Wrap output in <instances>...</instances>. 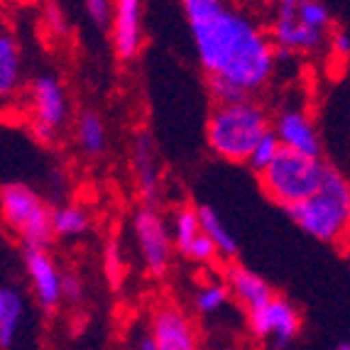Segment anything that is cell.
<instances>
[{
  "label": "cell",
  "instance_id": "cell-32",
  "mask_svg": "<svg viewBox=\"0 0 350 350\" xmlns=\"http://www.w3.org/2000/svg\"><path fill=\"white\" fill-rule=\"evenodd\" d=\"M336 350H350V343H348V340H343V343H338V348H336Z\"/></svg>",
  "mask_w": 350,
  "mask_h": 350
},
{
  "label": "cell",
  "instance_id": "cell-20",
  "mask_svg": "<svg viewBox=\"0 0 350 350\" xmlns=\"http://www.w3.org/2000/svg\"><path fill=\"white\" fill-rule=\"evenodd\" d=\"M91 230V216L88 211L76 204L59 206L52 211V233L54 238H79Z\"/></svg>",
  "mask_w": 350,
  "mask_h": 350
},
{
  "label": "cell",
  "instance_id": "cell-30",
  "mask_svg": "<svg viewBox=\"0 0 350 350\" xmlns=\"http://www.w3.org/2000/svg\"><path fill=\"white\" fill-rule=\"evenodd\" d=\"M331 54H333V59H340V62H345V59L350 57V35H348V29H336V32H333Z\"/></svg>",
  "mask_w": 350,
  "mask_h": 350
},
{
  "label": "cell",
  "instance_id": "cell-11",
  "mask_svg": "<svg viewBox=\"0 0 350 350\" xmlns=\"http://www.w3.org/2000/svg\"><path fill=\"white\" fill-rule=\"evenodd\" d=\"M150 336L157 350H199V336L179 306H159L152 314Z\"/></svg>",
  "mask_w": 350,
  "mask_h": 350
},
{
  "label": "cell",
  "instance_id": "cell-19",
  "mask_svg": "<svg viewBox=\"0 0 350 350\" xmlns=\"http://www.w3.org/2000/svg\"><path fill=\"white\" fill-rule=\"evenodd\" d=\"M76 145L86 157H100L108 147V130L96 111H81L76 118Z\"/></svg>",
  "mask_w": 350,
  "mask_h": 350
},
{
  "label": "cell",
  "instance_id": "cell-22",
  "mask_svg": "<svg viewBox=\"0 0 350 350\" xmlns=\"http://www.w3.org/2000/svg\"><path fill=\"white\" fill-rule=\"evenodd\" d=\"M297 20L304 27L328 32L333 23V12L326 3H319V0H297Z\"/></svg>",
  "mask_w": 350,
  "mask_h": 350
},
{
  "label": "cell",
  "instance_id": "cell-27",
  "mask_svg": "<svg viewBox=\"0 0 350 350\" xmlns=\"http://www.w3.org/2000/svg\"><path fill=\"white\" fill-rule=\"evenodd\" d=\"M83 8H86L88 20H91L96 27H108V25H111L113 3H108V0H86Z\"/></svg>",
  "mask_w": 350,
  "mask_h": 350
},
{
  "label": "cell",
  "instance_id": "cell-12",
  "mask_svg": "<svg viewBox=\"0 0 350 350\" xmlns=\"http://www.w3.org/2000/svg\"><path fill=\"white\" fill-rule=\"evenodd\" d=\"M272 133L284 150H292L304 157H321V135L316 130L314 120L299 108H289V111L280 113L275 125H272Z\"/></svg>",
  "mask_w": 350,
  "mask_h": 350
},
{
  "label": "cell",
  "instance_id": "cell-7",
  "mask_svg": "<svg viewBox=\"0 0 350 350\" xmlns=\"http://www.w3.org/2000/svg\"><path fill=\"white\" fill-rule=\"evenodd\" d=\"M247 328L255 338L272 340L277 348H284L301 333V316L292 301L272 297L260 309L247 311Z\"/></svg>",
  "mask_w": 350,
  "mask_h": 350
},
{
  "label": "cell",
  "instance_id": "cell-21",
  "mask_svg": "<svg viewBox=\"0 0 350 350\" xmlns=\"http://www.w3.org/2000/svg\"><path fill=\"white\" fill-rule=\"evenodd\" d=\"M174 233H172V245H176V250L184 255L189 250L193 240L201 235V228H199V218H196V208L191 206H184V208L176 211L174 216V228H172Z\"/></svg>",
  "mask_w": 350,
  "mask_h": 350
},
{
  "label": "cell",
  "instance_id": "cell-18",
  "mask_svg": "<svg viewBox=\"0 0 350 350\" xmlns=\"http://www.w3.org/2000/svg\"><path fill=\"white\" fill-rule=\"evenodd\" d=\"M25 316V299L18 289L0 284V350L12 348Z\"/></svg>",
  "mask_w": 350,
  "mask_h": 350
},
{
  "label": "cell",
  "instance_id": "cell-29",
  "mask_svg": "<svg viewBox=\"0 0 350 350\" xmlns=\"http://www.w3.org/2000/svg\"><path fill=\"white\" fill-rule=\"evenodd\" d=\"M81 297H83L81 277L76 275V272H64V275H62V299L76 304V301H81Z\"/></svg>",
  "mask_w": 350,
  "mask_h": 350
},
{
  "label": "cell",
  "instance_id": "cell-16",
  "mask_svg": "<svg viewBox=\"0 0 350 350\" xmlns=\"http://www.w3.org/2000/svg\"><path fill=\"white\" fill-rule=\"evenodd\" d=\"M23 83V54L10 32H0V100L15 96Z\"/></svg>",
  "mask_w": 350,
  "mask_h": 350
},
{
  "label": "cell",
  "instance_id": "cell-26",
  "mask_svg": "<svg viewBox=\"0 0 350 350\" xmlns=\"http://www.w3.org/2000/svg\"><path fill=\"white\" fill-rule=\"evenodd\" d=\"M103 269H105V275H108V280H111L113 284H118V280L123 275V252H120L116 240H111L103 252Z\"/></svg>",
  "mask_w": 350,
  "mask_h": 350
},
{
  "label": "cell",
  "instance_id": "cell-13",
  "mask_svg": "<svg viewBox=\"0 0 350 350\" xmlns=\"http://www.w3.org/2000/svg\"><path fill=\"white\" fill-rule=\"evenodd\" d=\"M25 267H27L29 284L42 309L54 311L62 301V272L47 250L25 252Z\"/></svg>",
  "mask_w": 350,
  "mask_h": 350
},
{
  "label": "cell",
  "instance_id": "cell-28",
  "mask_svg": "<svg viewBox=\"0 0 350 350\" xmlns=\"http://www.w3.org/2000/svg\"><path fill=\"white\" fill-rule=\"evenodd\" d=\"M184 257H189L191 262H199V265H206V262H213L216 260V250H213V245L208 243V238H206L204 233L199 235V238L193 240L191 245H189V250L184 252Z\"/></svg>",
  "mask_w": 350,
  "mask_h": 350
},
{
  "label": "cell",
  "instance_id": "cell-2",
  "mask_svg": "<svg viewBox=\"0 0 350 350\" xmlns=\"http://www.w3.org/2000/svg\"><path fill=\"white\" fill-rule=\"evenodd\" d=\"M272 130L267 113L255 103L216 105L206 123V142L221 159L228 162H247L257 142Z\"/></svg>",
  "mask_w": 350,
  "mask_h": 350
},
{
  "label": "cell",
  "instance_id": "cell-6",
  "mask_svg": "<svg viewBox=\"0 0 350 350\" xmlns=\"http://www.w3.org/2000/svg\"><path fill=\"white\" fill-rule=\"evenodd\" d=\"M133 230L147 272L154 277H162L170 269L172 252H174L172 233L167 223H164L162 213L150 204L137 208L133 216Z\"/></svg>",
  "mask_w": 350,
  "mask_h": 350
},
{
  "label": "cell",
  "instance_id": "cell-10",
  "mask_svg": "<svg viewBox=\"0 0 350 350\" xmlns=\"http://www.w3.org/2000/svg\"><path fill=\"white\" fill-rule=\"evenodd\" d=\"M111 40L116 57L130 62L140 54L145 44V27H142V3L137 0H118L113 3Z\"/></svg>",
  "mask_w": 350,
  "mask_h": 350
},
{
  "label": "cell",
  "instance_id": "cell-24",
  "mask_svg": "<svg viewBox=\"0 0 350 350\" xmlns=\"http://www.w3.org/2000/svg\"><path fill=\"white\" fill-rule=\"evenodd\" d=\"M208 94L213 96V100H216L218 105H235V103L252 100V96L245 94L243 88L226 81V79H216V76H208Z\"/></svg>",
  "mask_w": 350,
  "mask_h": 350
},
{
  "label": "cell",
  "instance_id": "cell-14",
  "mask_svg": "<svg viewBox=\"0 0 350 350\" xmlns=\"http://www.w3.org/2000/svg\"><path fill=\"white\" fill-rule=\"evenodd\" d=\"M223 284L228 286V294H233L247 311L260 309L262 304H267L269 299L275 297L272 286L262 280V277L252 272V269L243 267V265L233 262L228 265L226 269V282Z\"/></svg>",
  "mask_w": 350,
  "mask_h": 350
},
{
  "label": "cell",
  "instance_id": "cell-25",
  "mask_svg": "<svg viewBox=\"0 0 350 350\" xmlns=\"http://www.w3.org/2000/svg\"><path fill=\"white\" fill-rule=\"evenodd\" d=\"M280 150H282V147H280V142H277L275 133L269 130V133L265 135L262 140L257 142V147L252 150V154H250V159H247V164H250L252 170H255L257 174H260V172H262L265 167H267V164L277 157V152H280Z\"/></svg>",
  "mask_w": 350,
  "mask_h": 350
},
{
  "label": "cell",
  "instance_id": "cell-5",
  "mask_svg": "<svg viewBox=\"0 0 350 350\" xmlns=\"http://www.w3.org/2000/svg\"><path fill=\"white\" fill-rule=\"evenodd\" d=\"M0 218L23 238L25 250H47L54 240L52 208L27 184H5L0 189Z\"/></svg>",
  "mask_w": 350,
  "mask_h": 350
},
{
  "label": "cell",
  "instance_id": "cell-4",
  "mask_svg": "<svg viewBox=\"0 0 350 350\" xmlns=\"http://www.w3.org/2000/svg\"><path fill=\"white\" fill-rule=\"evenodd\" d=\"M328 164L321 157H304L282 147L277 157L260 172V187L284 211L311 199L323 184Z\"/></svg>",
  "mask_w": 350,
  "mask_h": 350
},
{
  "label": "cell",
  "instance_id": "cell-1",
  "mask_svg": "<svg viewBox=\"0 0 350 350\" xmlns=\"http://www.w3.org/2000/svg\"><path fill=\"white\" fill-rule=\"evenodd\" d=\"M181 10L206 74L226 79L250 96L269 81L277 64L275 47L267 29L247 12L221 0H184Z\"/></svg>",
  "mask_w": 350,
  "mask_h": 350
},
{
  "label": "cell",
  "instance_id": "cell-31",
  "mask_svg": "<svg viewBox=\"0 0 350 350\" xmlns=\"http://www.w3.org/2000/svg\"><path fill=\"white\" fill-rule=\"evenodd\" d=\"M137 350H157V348H154V340H152L150 333H147V336H142V338L137 340Z\"/></svg>",
  "mask_w": 350,
  "mask_h": 350
},
{
  "label": "cell",
  "instance_id": "cell-17",
  "mask_svg": "<svg viewBox=\"0 0 350 350\" xmlns=\"http://www.w3.org/2000/svg\"><path fill=\"white\" fill-rule=\"evenodd\" d=\"M196 218H199L201 233L208 238V243L213 245L218 257H226V260H233L238 255V243H235L233 233L228 230V226L223 223V218L218 216L216 208H211L206 204L196 206Z\"/></svg>",
  "mask_w": 350,
  "mask_h": 350
},
{
  "label": "cell",
  "instance_id": "cell-3",
  "mask_svg": "<svg viewBox=\"0 0 350 350\" xmlns=\"http://www.w3.org/2000/svg\"><path fill=\"white\" fill-rule=\"evenodd\" d=\"M286 213L311 238L321 243H340L348 235L350 223V187L345 176L328 164L321 189Z\"/></svg>",
  "mask_w": 350,
  "mask_h": 350
},
{
  "label": "cell",
  "instance_id": "cell-8",
  "mask_svg": "<svg viewBox=\"0 0 350 350\" xmlns=\"http://www.w3.org/2000/svg\"><path fill=\"white\" fill-rule=\"evenodd\" d=\"M272 47L280 52H316L326 44V32L304 27L297 20V0H282L277 5L275 23L267 32Z\"/></svg>",
  "mask_w": 350,
  "mask_h": 350
},
{
  "label": "cell",
  "instance_id": "cell-23",
  "mask_svg": "<svg viewBox=\"0 0 350 350\" xmlns=\"http://www.w3.org/2000/svg\"><path fill=\"white\" fill-rule=\"evenodd\" d=\"M228 286L223 282H216V284H206L199 289V294L193 297V306L199 314H216L223 304L228 301Z\"/></svg>",
  "mask_w": 350,
  "mask_h": 350
},
{
  "label": "cell",
  "instance_id": "cell-15",
  "mask_svg": "<svg viewBox=\"0 0 350 350\" xmlns=\"http://www.w3.org/2000/svg\"><path fill=\"white\" fill-rule=\"evenodd\" d=\"M133 174L137 179V189L145 199H154L159 189V172H157V154L154 142L147 133H140L133 145Z\"/></svg>",
  "mask_w": 350,
  "mask_h": 350
},
{
  "label": "cell",
  "instance_id": "cell-9",
  "mask_svg": "<svg viewBox=\"0 0 350 350\" xmlns=\"http://www.w3.org/2000/svg\"><path fill=\"white\" fill-rule=\"evenodd\" d=\"M29 108H32V123L57 133L69 118V96L59 79L49 74L37 76L29 83Z\"/></svg>",
  "mask_w": 350,
  "mask_h": 350
}]
</instances>
